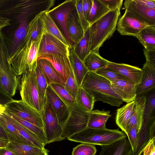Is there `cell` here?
I'll use <instances>...</instances> for the list:
<instances>
[{"label":"cell","mask_w":155,"mask_h":155,"mask_svg":"<svg viewBox=\"0 0 155 155\" xmlns=\"http://www.w3.org/2000/svg\"><path fill=\"white\" fill-rule=\"evenodd\" d=\"M54 3V0H0V16L8 19L10 25L16 27L48 11Z\"/></svg>","instance_id":"cell-1"},{"label":"cell","mask_w":155,"mask_h":155,"mask_svg":"<svg viewBox=\"0 0 155 155\" xmlns=\"http://www.w3.org/2000/svg\"><path fill=\"white\" fill-rule=\"evenodd\" d=\"M120 10L110 11L90 26V52H99L104 43L112 37L116 29Z\"/></svg>","instance_id":"cell-2"},{"label":"cell","mask_w":155,"mask_h":155,"mask_svg":"<svg viewBox=\"0 0 155 155\" xmlns=\"http://www.w3.org/2000/svg\"><path fill=\"white\" fill-rule=\"evenodd\" d=\"M81 86L94 96L95 101H101L117 107L124 102L112 88L111 82L95 72L87 73Z\"/></svg>","instance_id":"cell-3"},{"label":"cell","mask_w":155,"mask_h":155,"mask_svg":"<svg viewBox=\"0 0 155 155\" xmlns=\"http://www.w3.org/2000/svg\"><path fill=\"white\" fill-rule=\"evenodd\" d=\"M127 137L126 134L123 131L118 129H110L106 127L95 129L87 127L67 139L72 141L102 147L111 144Z\"/></svg>","instance_id":"cell-4"},{"label":"cell","mask_w":155,"mask_h":155,"mask_svg":"<svg viewBox=\"0 0 155 155\" xmlns=\"http://www.w3.org/2000/svg\"><path fill=\"white\" fill-rule=\"evenodd\" d=\"M43 31L28 45L17 49L9 58L12 69L18 76L32 71L37 64L38 54Z\"/></svg>","instance_id":"cell-5"},{"label":"cell","mask_w":155,"mask_h":155,"mask_svg":"<svg viewBox=\"0 0 155 155\" xmlns=\"http://www.w3.org/2000/svg\"><path fill=\"white\" fill-rule=\"evenodd\" d=\"M9 58V50L5 34L0 31V90L12 97L18 88L20 77L14 72Z\"/></svg>","instance_id":"cell-6"},{"label":"cell","mask_w":155,"mask_h":155,"mask_svg":"<svg viewBox=\"0 0 155 155\" xmlns=\"http://www.w3.org/2000/svg\"><path fill=\"white\" fill-rule=\"evenodd\" d=\"M34 68L21 75L18 88L21 100L42 115L43 105L36 85Z\"/></svg>","instance_id":"cell-7"},{"label":"cell","mask_w":155,"mask_h":155,"mask_svg":"<svg viewBox=\"0 0 155 155\" xmlns=\"http://www.w3.org/2000/svg\"><path fill=\"white\" fill-rule=\"evenodd\" d=\"M68 107V116L61 125L63 140L86 127L88 119V112L77 103Z\"/></svg>","instance_id":"cell-8"},{"label":"cell","mask_w":155,"mask_h":155,"mask_svg":"<svg viewBox=\"0 0 155 155\" xmlns=\"http://www.w3.org/2000/svg\"><path fill=\"white\" fill-rule=\"evenodd\" d=\"M42 116L46 144L63 140L62 126L59 123L54 111L46 98Z\"/></svg>","instance_id":"cell-9"},{"label":"cell","mask_w":155,"mask_h":155,"mask_svg":"<svg viewBox=\"0 0 155 155\" xmlns=\"http://www.w3.org/2000/svg\"><path fill=\"white\" fill-rule=\"evenodd\" d=\"M75 0H66L50 10L48 13L62 35L72 46L73 45L66 26V21L71 12L76 8Z\"/></svg>","instance_id":"cell-10"},{"label":"cell","mask_w":155,"mask_h":155,"mask_svg":"<svg viewBox=\"0 0 155 155\" xmlns=\"http://www.w3.org/2000/svg\"><path fill=\"white\" fill-rule=\"evenodd\" d=\"M5 105L6 109L11 112L38 127L43 128L42 115L21 100L13 99Z\"/></svg>","instance_id":"cell-11"},{"label":"cell","mask_w":155,"mask_h":155,"mask_svg":"<svg viewBox=\"0 0 155 155\" xmlns=\"http://www.w3.org/2000/svg\"><path fill=\"white\" fill-rule=\"evenodd\" d=\"M70 47L44 30L39 45L38 57L52 54H60L68 57Z\"/></svg>","instance_id":"cell-12"},{"label":"cell","mask_w":155,"mask_h":155,"mask_svg":"<svg viewBox=\"0 0 155 155\" xmlns=\"http://www.w3.org/2000/svg\"><path fill=\"white\" fill-rule=\"evenodd\" d=\"M148 26L147 24L125 10L124 14L118 20L116 29L121 35L135 37L141 31Z\"/></svg>","instance_id":"cell-13"},{"label":"cell","mask_w":155,"mask_h":155,"mask_svg":"<svg viewBox=\"0 0 155 155\" xmlns=\"http://www.w3.org/2000/svg\"><path fill=\"white\" fill-rule=\"evenodd\" d=\"M125 10L149 26H155V9L137 4L133 0H126L124 3Z\"/></svg>","instance_id":"cell-14"},{"label":"cell","mask_w":155,"mask_h":155,"mask_svg":"<svg viewBox=\"0 0 155 155\" xmlns=\"http://www.w3.org/2000/svg\"><path fill=\"white\" fill-rule=\"evenodd\" d=\"M46 59L51 63L65 84L73 71L68 57L60 54H48L39 57L37 59Z\"/></svg>","instance_id":"cell-15"},{"label":"cell","mask_w":155,"mask_h":155,"mask_svg":"<svg viewBox=\"0 0 155 155\" xmlns=\"http://www.w3.org/2000/svg\"><path fill=\"white\" fill-rule=\"evenodd\" d=\"M45 98L54 111L59 123L62 125L68 116V107L55 92L50 85H48L47 88Z\"/></svg>","instance_id":"cell-16"},{"label":"cell","mask_w":155,"mask_h":155,"mask_svg":"<svg viewBox=\"0 0 155 155\" xmlns=\"http://www.w3.org/2000/svg\"><path fill=\"white\" fill-rule=\"evenodd\" d=\"M107 67L127 80L137 84L141 81L143 71L137 67L109 61Z\"/></svg>","instance_id":"cell-17"},{"label":"cell","mask_w":155,"mask_h":155,"mask_svg":"<svg viewBox=\"0 0 155 155\" xmlns=\"http://www.w3.org/2000/svg\"><path fill=\"white\" fill-rule=\"evenodd\" d=\"M111 84L112 89L120 97L123 102L128 103L135 101L138 85L127 79L111 82Z\"/></svg>","instance_id":"cell-18"},{"label":"cell","mask_w":155,"mask_h":155,"mask_svg":"<svg viewBox=\"0 0 155 155\" xmlns=\"http://www.w3.org/2000/svg\"><path fill=\"white\" fill-rule=\"evenodd\" d=\"M141 69L143 74L137 88V97L145 95L155 88V66L146 62Z\"/></svg>","instance_id":"cell-19"},{"label":"cell","mask_w":155,"mask_h":155,"mask_svg":"<svg viewBox=\"0 0 155 155\" xmlns=\"http://www.w3.org/2000/svg\"><path fill=\"white\" fill-rule=\"evenodd\" d=\"M146 100V96L145 95L136 97L134 101V106L127 126V131L128 128L131 127H134L138 133L140 131L143 121Z\"/></svg>","instance_id":"cell-20"},{"label":"cell","mask_w":155,"mask_h":155,"mask_svg":"<svg viewBox=\"0 0 155 155\" xmlns=\"http://www.w3.org/2000/svg\"><path fill=\"white\" fill-rule=\"evenodd\" d=\"M131 145L127 138L102 147L99 155H132Z\"/></svg>","instance_id":"cell-21"},{"label":"cell","mask_w":155,"mask_h":155,"mask_svg":"<svg viewBox=\"0 0 155 155\" xmlns=\"http://www.w3.org/2000/svg\"><path fill=\"white\" fill-rule=\"evenodd\" d=\"M29 22L25 21L17 26L10 38L4 34L9 50V58L12 56L24 39Z\"/></svg>","instance_id":"cell-22"},{"label":"cell","mask_w":155,"mask_h":155,"mask_svg":"<svg viewBox=\"0 0 155 155\" xmlns=\"http://www.w3.org/2000/svg\"><path fill=\"white\" fill-rule=\"evenodd\" d=\"M66 26L74 45L82 37L84 33L79 20L76 8L68 16Z\"/></svg>","instance_id":"cell-23"},{"label":"cell","mask_w":155,"mask_h":155,"mask_svg":"<svg viewBox=\"0 0 155 155\" xmlns=\"http://www.w3.org/2000/svg\"><path fill=\"white\" fill-rule=\"evenodd\" d=\"M68 57L77 83L80 87L89 71L83 61L75 53L72 46L70 48Z\"/></svg>","instance_id":"cell-24"},{"label":"cell","mask_w":155,"mask_h":155,"mask_svg":"<svg viewBox=\"0 0 155 155\" xmlns=\"http://www.w3.org/2000/svg\"><path fill=\"white\" fill-rule=\"evenodd\" d=\"M37 64L42 72L48 85L57 84L64 86L59 74L49 61L44 59H37Z\"/></svg>","instance_id":"cell-25"},{"label":"cell","mask_w":155,"mask_h":155,"mask_svg":"<svg viewBox=\"0 0 155 155\" xmlns=\"http://www.w3.org/2000/svg\"><path fill=\"white\" fill-rule=\"evenodd\" d=\"M155 137V118L143 121L140 130L138 133V145L134 155H137L149 140Z\"/></svg>","instance_id":"cell-26"},{"label":"cell","mask_w":155,"mask_h":155,"mask_svg":"<svg viewBox=\"0 0 155 155\" xmlns=\"http://www.w3.org/2000/svg\"><path fill=\"white\" fill-rule=\"evenodd\" d=\"M3 114L9 122L18 131L31 146L41 149L45 148V145L42 143L35 134L18 122L5 111Z\"/></svg>","instance_id":"cell-27"},{"label":"cell","mask_w":155,"mask_h":155,"mask_svg":"<svg viewBox=\"0 0 155 155\" xmlns=\"http://www.w3.org/2000/svg\"><path fill=\"white\" fill-rule=\"evenodd\" d=\"M5 148L17 155H45L49 151L45 148H40L27 144L9 142Z\"/></svg>","instance_id":"cell-28"},{"label":"cell","mask_w":155,"mask_h":155,"mask_svg":"<svg viewBox=\"0 0 155 155\" xmlns=\"http://www.w3.org/2000/svg\"><path fill=\"white\" fill-rule=\"evenodd\" d=\"M41 12L36 16L29 22L25 37L17 49L28 45L31 41L35 40L43 31L44 28L40 18Z\"/></svg>","instance_id":"cell-29"},{"label":"cell","mask_w":155,"mask_h":155,"mask_svg":"<svg viewBox=\"0 0 155 155\" xmlns=\"http://www.w3.org/2000/svg\"><path fill=\"white\" fill-rule=\"evenodd\" d=\"M48 11L42 12L40 16V18L45 31L55 37L65 45L71 47L70 43L49 15Z\"/></svg>","instance_id":"cell-30"},{"label":"cell","mask_w":155,"mask_h":155,"mask_svg":"<svg viewBox=\"0 0 155 155\" xmlns=\"http://www.w3.org/2000/svg\"><path fill=\"white\" fill-rule=\"evenodd\" d=\"M88 119L87 127L95 129L106 127V124L111 116L109 110H92L88 112Z\"/></svg>","instance_id":"cell-31"},{"label":"cell","mask_w":155,"mask_h":155,"mask_svg":"<svg viewBox=\"0 0 155 155\" xmlns=\"http://www.w3.org/2000/svg\"><path fill=\"white\" fill-rule=\"evenodd\" d=\"M134 101L127 103L117 110L115 122L127 135V127L134 106Z\"/></svg>","instance_id":"cell-32"},{"label":"cell","mask_w":155,"mask_h":155,"mask_svg":"<svg viewBox=\"0 0 155 155\" xmlns=\"http://www.w3.org/2000/svg\"><path fill=\"white\" fill-rule=\"evenodd\" d=\"M0 126L5 131L9 142L23 143L31 145L9 122L3 114L0 116Z\"/></svg>","instance_id":"cell-33"},{"label":"cell","mask_w":155,"mask_h":155,"mask_svg":"<svg viewBox=\"0 0 155 155\" xmlns=\"http://www.w3.org/2000/svg\"><path fill=\"white\" fill-rule=\"evenodd\" d=\"M109 61L101 57L99 52L94 51H90L83 61L89 72H93L107 66Z\"/></svg>","instance_id":"cell-34"},{"label":"cell","mask_w":155,"mask_h":155,"mask_svg":"<svg viewBox=\"0 0 155 155\" xmlns=\"http://www.w3.org/2000/svg\"><path fill=\"white\" fill-rule=\"evenodd\" d=\"M135 37L145 49H155V26H147L141 31Z\"/></svg>","instance_id":"cell-35"},{"label":"cell","mask_w":155,"mask_h":155,"mask_svg":"<svg viewBox=\"0 0 155 155\" xmlns=\"http://www.w3.org/2000/svg\"><path fill=\"white\" fill-rule=\"evenodd\" d=\"M75 99L77 104L86 111L93 110L95 102L94 97L81 86L78 88Z\"/></svg>","instance_id":"cell-36"},{"label":"cell","mask_w":155,"mask_h":155,"mask_svg":"<svg viewBox=\"0 0 155 155\" xmlns=\"http://www.w3.org/2000/svg\"><path fill=\"white\" fill-rule=\"evenodd\" d=\"M90 32L89 28L84 33L82 37L72 46L79 58L82 61L90 52L89 50Z\"/></svg>","instance_id":"cell-37"},{"label":"cell","mask_w":155,"mask_h":155,"mask_svg":"<svg viewBox=\"0 0 155 155\" xmlns=\"http://www.w3.org/2000/svg\"><path fill=\"white\" fill-rule=\"evenodd\" d=\"M110 11L100 0H92V4L87 19L90 26Z\"/></svg>","instance_id":"cell-38"},{"label":"cell","mask_w":155,"mask_h":155,"mask_svg":"<svg viewBox=\"0 0 155 155\" xmlns=\"http://www.w3.org/2000/svg\"><path fill=\"white\" fill-rule=\"evenodd\" d=\"M5 111L18 122L35 134L39 138L42 143L45 146L46 145L45 137L43 128L38 127L22 119L15 114L11 112L6 109Z\"/></svg>","instance_id":"cell-39"},{"label":"cell","mask_w":155,"mask_h":155,"mask_svg":"<svg viewBox=\"0 0 155 155\" xmlns=\"http://www.w3.org/2000/svg\"><path fill=\"white\" fill-rule=\"evenodd\" d=\"M36 82L43 107L45 101V94L48 86L46 80L41 69L36 64L34 68Z\"/></svg>","instance_id":"cell-40"},{"label":"cell","mask_w":155,"mask_h":155,"mask_svg":"<svg viewBox=\"0 0 155 155\" xmlns=\"http://www.w3.org/2000/svg\"><path fill=\"white\" fill-rule=\"evenodd\" d=\"M50 85L68 107L76 103L75 99L67 91L64 86L57 84H51Z\"/></svg>","instance_id":"cell-41"},{"label":"cell","mask_w":155,"mask_h":155,"mask_svg":"<svg viewBox=\"0 0 155 155\" xmlns=\"http://www.w3.org/2000/svg\"><path fill=\"white\" fill-rule=\"evenodd\" d=\"M143 121H149L155 117L154 114L155 108V92L154 91L146 97Z\"/></svg>","instance_id":"cell-42"},{"label":"cell","mask_w":155,"mask_h":155,"mask_svg":"<svg viewBox=\"0 0 155 155\" xmlns=\"http://www.w3.org/2000/svg\"><path fill=\"white\" fill-rule=\"evenodd\" d=\"M97 151L94 145L82 143L73 149L71 155H96Z\"/></svg>","instance_id":"cell-43"},{"label":"cell","mask_w":155,"mask_h":155,"mask_svg":"<svg viewBox=\"0 0 155 155\" xmlns=\"http://www.w3.org/2000/svg\"><path fill=\"white\" fill-rule=\"evenodd\" d=\"M95 72L108 80L111 82L118 80L127 79L119 74L110 70L107 66L99 68Z\"/></svg>","instance_id":"cell-44"},{"label":"cell","mask_w":155,"mask_h":155,"mask_svg":"<svg viewBox=\"0 0 155 155\" xmlns=\"http://www.w3.org/2000/svg\"><path fill=\"white\" fill-rule=\"evenodd\" d=\"M64 86L67 91L75 98L79 87L77 83L73 71L70 73Z\"/></svg>","instance_id":"cell-45"},{"label":"cell","mask_w":155,"mask_h":155,"mask_svg":"<svg viewBox=\"0 0 155 155\" xmlns=\"http://www.w3.org/2000/svg\"><path fill=\"white\" fill-rule=\"evenodd\" d=\"M75 5L79 20L85 32L89 28L90 25L84 15L82 8V0H76Z\"/></svg>","instance_id":"cell-46"},{"label":"cell","mask_w":155,"mask_h":155,"mask_svg":"<svg viewBox=\"0 0 155 155\" xmlns=\"http://www.w3.org/2000/svg\"><path fill=\"white\" fill-rule=\"evenodd\" d=\"M127 133V137L132 150V155H134L138 145V133L134 127H131L128 128Z\"/></svg>","instance_id":"cell-47"},{"label":"cell","mask_w":155,"mask_h":155,"mask_svg":"<svg viewBox=\"0 0 155 155\" xmlns=\"http://www.w3.org/2000/svg\"><path fill=\"white\" fill-rule=\"evenodd\" d=\"M143 155H155V137L150 139L142 148Z\"/></svg>","instance_id":"cell-48"},{"label":"cell","mask_w":155,"mask_h":155,"mask_svg":"<svg viewBox=\"0 0 155 155\" xmlns=\"http://www.w3.org/2000/svg\"><path fill=\"white\" fill-rule=\"evenodd\" d=\"M110 10L120 9L122 5L123 0H100Z\"/></svg>","instance_id":"cell-49"},{"label":"cell","mask_w":155,"mask_h":155,"mask_svg":"<svg viewBox=\"0 0 155 155\" xmlns=\"http://www.w3.org/2000/svg\"><path fill=\"white\" fill-rule=\"evenodd\" d=\"M143 53L146 62L155 66V49H144Z\"/></svg>","instance_id":"cell-50"},{"label":"cell","mask_w":155,"mask_h":155,"mask_svg":"<svg viewBox=\"0 0 155 155\" xmlns=\"http://www.w3.org/2000/svg\"><path fill=\"white\" fill-rule=\"evenodd\" d=\"M92 0H82V8L84 15L87 21L92 6Z\"/></svg>","instance_id":"cell-51"},{"label":"cell","mask_w":155,"mask_h":155,"mask_svg":"<svg viewBox=\"0 0 155 155\" xmlns=\"http://www.w3.org/2000/svg\"><path fill=\"white\" fill-rule=\"evenodd\" d=\"M136 3L149 8L155 9V0H133Z\"/></svg>","instance_id":"cell-52"},{"label":"cell","mask_w":155,"mask_h":155,"mask_svg":"<svg viewBox=\"0 0 155 155\" xmlns=\"http://www.w3.org/2000/svg\"><path fill=\"white\" fill-rule=\"evenodd\" d=\"M13 99L10 96L0 90V104L5 105L12 101Z\"/></svg>","instance_id":"cell-53"},{"label":"cell","mask_w":155,"mask_h":155,"mask_svg":"<svg viewBox=\"0 0 155 155\" xmlns=\"http://www.w3.org/2000/svg\"><path fill=\"white\" fill-rule=\"evenodd\" d=\"M10 25V21L8 19L0 16V31L3 28Z\"/></svg>","instance_id":"cell-54"},{"label":"cell","mask_w":155,"mask_h":155,"mask_svg":"<svg viewBox=\"0 0 155 155\" xmlns=\"http://www.w3.org/2000/svg\"><path fill=\"white\" fill-rule=\"evenodd\" d=\"M0 155H17L5 147L0 148Z\"/></svg>","instance_id":"cell-55"},{"label":"cell","mask_w":155,"mask_h":155,"mask_svg":"<svg viewBox=\"0 0 155 155\" xmlns=\"http://www.w3.org/2000/svg\"><path fill=\"white\" fill-rule=\"evenodd\" d=\"M9 142L8 139L0 137V148L5 147Z\"/></svg>","instance_id":"cell-56"},{"label":"cell","mask_w":155,"mask_h":155,"mask_svg":"<svg viewBox=\"0 0 155 155\" xmlns=\"http://www.w3.org/2000/svg\"><path fill=\"white\" fill-rule=\"evenodd\" d=\"M6 109V107L5 105L0 104V116L4 114Z\"/></svg>","instance_id":"cell-57"},{"label":"cell","mask_w":155,"mask_h":155,"mask_svg":"<svg viewBox=\"0 0 155 155\" xmlns=\"http://www.w3.org/2000/svg\"><path fill=\"white\" fill-rule=\"evenodd\" d=\"M0 137L8 139L7 135L2 128L0 126Z\"/></svg>","instance_id":"cell-58"},{"label":"cell","mask_w":155,"mask_h":155,"mask_svg":"<svg viewBox=\"0 0 155 155\" xmlns=\"http://www.w3.org/2000/svg\"><path fill=\"white\" fill-rule=\"evenodd\" d=\"M137 155H143V154L142 152V149L140 151L138 154Z\"/></svg>","instance_id":"cell-59"},{"label":"cell","mask_w":155,"mask_h":155,"mask_svg":"<svg viewBox=\"0 0 155 155\" xmlns=\"http://www.w3.org/2000/svg\"><path fill=\"white\" fill-rule=\"evenodd\" d=\"M49 155L48 154H46V155Z\"/></svg>","instance_id":"cell-60"}]
</instances>
